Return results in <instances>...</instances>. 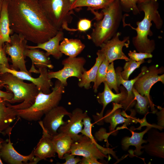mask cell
Here are the masks:
<instances>
[{
  "label": "cell",
  "instance_id": "60d3db41",
  "mask_svg": "<svg viewBox=\"0 0 164 164\" xmlns=\"http://www.w3.org/2000/svg\"><path fill=\"white\" fill-rule=\"evenodd\" d=\"M95 158L92 157H83L80 162V164H101Z\"/></svg>",
  "mask_w": 164,
  "mask_h": 164
},
{
  "label": "cell",
  "instance_id": "ee69618b",
  "mask_svg": "<svg viewBox=\"0 0 164 164\" xmlns=\"http://www.w3.org/2000/svg\"><path fill=\"white\" fill-rule=\"evenodd\" d=\"M4 141V140L2 138H0V164H2L3 163L0 157V151L2 147V143Z\"/></svg>",
  "mask_w": 164,
  "mask_h": 164
},
{
  "label": "cell",
  "instance_id": "4fadbf2b",
  "mask_svg": "<svg viewBox=\"0 0 164 164\" xmlns=\"http://www.w3.org/2000/svg\"><path fill=\"white\" fill-rule=\"evenodd\" d=\"M10 127L6 134L9 136V138L2 143L0 151L1 158L5 162L9 164H34V155L32 150L27 155H24L18 152L14 149L10 140V135L13 128Z\"/></svg>",
  "mask_w": 164,
  "mask_h": 164
},
{
  "label": "cell",
  "instance_id": "e0dca14e",
  "mask_svg": "<svg viewBox=\"0 0 164 164\" xmlns=\"http://www.w3.org/2000/svg\"><path fill=\"white\" fill-rule=\"evenodd\" d=\"M70 152L75 155L92 157L97 160L108 158L107 155L102 152L89 138L84 135L72 144Z\"/></svg>",
  "mask_w": 164,
  "mask_h": 164
},
{
  "label": "cell",
  "instance_id": "d590c367",
  "mask_svg": "<svg viewBox=\"0 0 164 164\" xmlns=\"http://www.w3.org/2000/svg\"><path fill=\"white\" fill-rule=\"evenodd\" d=\"M129 58L136 61H139L145 59L152 58V55L150 53H137L135 50L132 51L130 50L128 53Z\"/></svg>",
  "mask_w": 164,
  "mask_h": 164
},
{
  "label": "cell",
  "instance_id": "f35d334b",
  "mask_svg": "<svg viewBox=\"0 0 164 164\" xmlns=\"http://www.w3.org/2000/svg\"><path fill=\"white\" fill-rule=\"evenodd\" d=\"M75 155L71 154L70 153H67L65 154L63 158L65 159L66 161L63 164H76L80 162L81 160L79 157H75Z\"/></svg>",
  "mask_w": 164,
  "mask_h": 164
},
{
  "label": "cell",
  "instance_id": "7402d4cb",
  "mask_svg": "<svg viewBox=\"0 0 164 164\" xmlns=\"http://www.w3.org/2000/svg\"><path fill=\"white\" fill-rule=\"evenodd\" d=\"M63 29L59 30L57 34L48 41L42 43L37 44L35 46H26L29 49H40L45 50L46 55L49 56H52L57 59H60L63 53L59 49L60 43L64 38V33Z\"/></svg>",
  "mask_w": 164,
  "mask_h": 164
},
{
  "label": "cell",
  "instance_id": "83f0119b",
  "mask_svg": "<svg viewBox=\"0 0 164 164\" xmlns=\"http://www.w3.org/2000/svg\"><path fill=\"white\" fill-rule=\"evenodd\" d=\"M85 48V45L80 39L65 38H64L59 46L60 52L70 57H77Z\"/></svg>",
  "mask_w": 164,
  "mask_h": 164
},
{
  "label": "cell",
  "instance_id": "4dcf8cb0",
  "mask_svg": "<svg viewBox=\"0 0 164 164\" xmlns=\"http://www.w3.org/2000/svg\"><path fill=\"white\" fill-rule=\"evenodd\" d=\"M114 0H75L71 5L70 9L87 7L93 10L103 9L106 7Z\"/></svg>",
  "mask_w": 164,
  "mask_h": 164
},
{
  "label": "cell",
  "instance_id": "1f68e13d",
  "mask_svg": "<svg viewBox=\"0 0 164 164\" xmlns=\"http://www.w3.org/2000/svg\"><path fill=\"white\" fill-rule=\"evenodd\" d=\"M110 63L105 58L100 65L97 71L96 81L93 86L94 92H97L99 86L102 83L105 82L107 69Z\"/></svg>",
  "mask_w": 164,
  "mask_h": 164
},
{
  "label": "cell",
  "instance_id": "2e32d148",
  "mask_svg": "<svg viewBox=\"0 0 164 164\" xmlns=\"http://www.w3.org/2000/svg\"><path fill=\"white\" fill-rule=\"evenodd\" d=\"M71 112L63 106H57L49 111L45 115L43 120L39 121L47 133L52 136L56 135L58 128L65 124L63 120L65 115L69 116Z\"/></svg>",
  "mask_w": 164,
  "mask_h": 164
},
{
  "label": "cell",
  "instance_id": "f6af8a7d",
  "mask_svg": "<svg viewBox=\"0 0 164 164\" xmlns=\"http://www.w3.org/2000/svg\"><path fill=\"white\" fill-rule=\"evenodd\" d=\"M3 1L2 0H0V16L1 12L2 9Z\"/></svg>",
  "mask_w": 164,
  "mask_h": 164
},
{
  "label": "cell",
  "instance_id": "6da1fadb",
  "mask_svg": "<svg viewBox=\"0 0 164 164\" xmlns=\"http://www.w3.org/2000/svg\"><path fill=\"white\" fill-rule=\"evenodd\" d=\"M8 12L13 32L34 43L48 41L59 30L48 19L38 0H9Z\"/></svg>",
  "mask_w": 164,
  "mask_h": 164
},
{
  "label": "cell",
  "instance_id": "d6a6232c",
  "mask_svg": "<svg viewBox=\"0 0 164 164\" xmlns=\"http://www.w3.org/2000/svg\"><path fill=\"white\" fill-rule=\"evenodd\" d=\"M105 82L110 89H113L117 93H119V89L117 86L116 75L113 62L111 63L108 66Z\"/></svg>",
  "mask_w": 164,
  "mask_h": 164
},
{
  "label": "cell",
  "instance_id": "4316f807",
  "mask_svg": "<svg viewBox=\"0 0 164 164\" xmlns=\"http://www.w3.org/2000/svg\"><path fill=\"white\" fill-rule=\"evenodd\" d=\"M8 5V1H3L0 16V45L3 46L10 42V35L13 33L10 28Z\"/></svg>",
  "mask_w": 164,
  "mask_h": 164
},
{
  "label": "cell",
  "instance_id": "44dd1931",
  "mask_svg": "<svg viewBox=\"0 0 164 164\" xmlns=\"http://www.w3.org/2000/svg\"><path fill=\"white\" fill-rule=\"evenodd\" d=\"M25 56L29 57L31 60L32 64L29 70L30 73H39V70L35 68V66L39 69L46 68L52 69L53 66L49 56L44 52L39 49L26 48L24 52Z\"/></svg>",
  "mask_w": 164,
  "mask_h": 164
},
{
  "label": "cell",
  "instance_id": "cb8c5ba5",
  "mask_svg": "<svg viewBox=\"0 0 164 164\" xmlns=\"http://www.w3.org/2000/svg\"><path fill=\"white\" fill-rule=\"evenodd\" d=\"M10 103L3 98H0V133L5 134L10 128L11 124L16 119L15 111Z\"/></svg>",
  "mask_w": 164,
  "mask_h": 164
},
{
  "label": "cell",
  "instance_id": "7dc6e473",
  "mask_svg": "<svg viewBox=\"0 0 164 164\" xmlns=\"http://www.w3.org/2000/svg\"><path fill=\"white\" fill-rule=\"evenodd\" d=\"M3 0V1H9V0Z\"/></svg>",
  "mask_w": 164,
  "mask_h": 164
},
{
  "label": "cell",
  "instance_id": "d6986e66",
  "mask_svg": "<svg viewBox=\"0 0 164 164\" xmlns=\"http://www.w3.org/2000/svg\"><path fill=\"white\" fill-rule=\"evenodd\" d=\"M39 123L42 128L43 135L36 146L33 150L35 156L34 164L42 160L55 157L56 154L52 140V136L47 133L39 121Z\"/></svg>",
  "mask_w": 164,
  "mask_h": 164
},
{
  "label": "cell",
  "instance_id": "603a6c76",
  "mask_svg": "<svg viewBox=\"0 0 164 164\" xmlns=\"http://www.w3.org/2000/svg\"><path fill=\"white\" fill-rule=\"evenodd\" d=\"M131 127L130 130L132 135L131 137L125 136L121 139V145L122 149L124 151H127L130 146H134L135 149L134 151V153L136 156H140L143 153V152L141 150L143 149L142 146L143 143H147L146 140L143 139L144 135L152 127V126H147L146 128L143 131L140 132H134L133 127Z\"/></svg>",
  "mask_w": 164,
  "mask_h": 164
},
{
  "label": "cell",
  "instance_id": "f1b7e54d",
  "mask_svg": "<svg viewBox=\"0 0 164 164\" xmlns=\"http://www.w3.org/2000/svg\"><path fill=\"white\" fill-rule=\"evenodd\" d=\"M132 91L134 96L135 100L136 101L135 106V110L140 114L146 115L149 113L148 106H150L152 113L155 114L157 110L154 107V104L151 100L146 96H142L136 91L134 87Z\"/></svg>",
  "mask_w": 164,
  "mask_h": 164
},
{
  "label": "cell",
  "instance_id": "3957f363",
  "mask_svg": "<svg viewBox=\"0 0 164 164\" xmlns=\"http://www.w3.org/2000/svg\"><path fill=\"white\" fill-rule=\"evenodd\" d=\"M101 12L103 18L97 19L94 22L89 37L97 47H100L117 32L123 17L122 9L119 0H114L102 9Z\"/></svg>",
  "mask_w": 164,
  "mask_h": 164
},
{
  "label": "cell",
  "instance_id": "8fae6325",
  "mask_svg": "<svg viewBox=\"0 0 164 164\" xmlns=\"http://www.w3.org/2000/svg\"><path fill=\"white\" fill-rule=\"evenodd\" d=\"M121 35L120 32H117L111 39L103 43L100 46V50L110 63L117 60H124L128 61L130 59L122 51L123 47H128L129 37H125L122 40H121L119 39Z\"/></svg>",
  "mask_w": 164,
  "mask_h": 164
},
{
  "label": "cell",
  "instance_id": "7a4b0ae2",
  "mask_svg": "<svg viewBox=\"0 0 164 164\" xmlns=\"http://www.w3.org/2000/svg\"><path fill=\"white\" fill-rule=\"evenodd\" d=\"M138 4L137 7L139 11L143 12L145 15L141 21L137 22L136 28H133L130 25L129 26L137 32V35L132 38V43L138 52L151 53L155 47V41L148 38V36L153 35L151 30L152 22H153L156 28L160 29L162 26L163 20L158 10V4L157 2Z\"/></svg>",
  "mask_w": 164,
  "mask_h": 164
},
{
  "label": "cell",
  "instance_id": "7c38bea8",
  "mask_svg": "<svg viewBox=\"0 0 164 164\" xmlns=\"http://www.w3.org/2000/svg\"><path fill=\"white\" fill-rule=\"evenodd\" d=\"M40 75L36 78L31 76L30 74L25 72L18 71L8 68L3 65H0V73L9 72L17 77L23 80H26L31 82L37 87L39 91L45 94L51 92L50 88L53 84L48 76L47 68H41L38 69Z\"/></svg>",
  "mask_w": 164,
  "mask_h": 164
},
{
  "label": "cell",
  "instance_id": "8d00e7d4",
  "mask_svg": "<svg viewBox=\"0 0 164 164\" xmlns=\"http://www.w3.org/2000/svg\"><path fill=\"white\" fill-rule=\"evenodd\" d=\"M91 21L86 18L80 19L77 25V31L84 32L89 29L91 27Z\"/></svg>",
  "mask_w": 164,
  "mask_h": 164
},
{
  "label": "cell",
  "instance_id": "8992f818",
  "mask_svg": "<svg viewBox=\"0 0 164 164\" xmlns=\"http://www.w3.org/2000/svg\"><path fill=\"white\" fill-rule=\"evenodd\" d=\"M48 19L58 30L74 32L76 29L68 26L73 19V12L68 0H38Z\"/></svg>",
  "mask_w": 164,
  "mask_h": 164
},
{
  "label": "cell",
  "instance_id": "836d02e7",
  "mask_svg": "<svg viewBox=\"0 0 164 164\" xmlns=\"http://www.w3.org/2000/svg\"><path fill=\"white\" fill-rule=\"evenodd\" d=\"M145 62L144 60L139 61H136L130 59L126 61L123 67L124 70L121 72V76L124 80H128L130 75L140 65Z\"/></svg>",
  "mask_w": 164,
  "mask_h": 164
},
{
  "label": "cell",
  "instance_id": "ac0fdd59",
  "mask_svg": "<svg viewBox=\"0 0 164 164\" xmlns=\"http://www.w3.org/2000/svg\"><path fill=\"white\" fill-rule=\"evenodd\" d=\"M147 133V143L143 146V149L150 156L164 159V132H160L157 128L152 127Z\"/></svg>",
  "mask_w": 164,
  "mask_h": 164
},
{
  "label": "cell",
  "instance_id": "5bb4252c",
  "mask_svg": "<svg viewBox=\"0 0 164 164\" xmlns=\"http://www.w3.org/2000/svg\"><path fill=\"white\" fill-rule=\"evenodd\" d=\"M104 83L103 91L99 93L97 97V100L102 106V108L100 113L93 116L95 123L99 125H103L104 123L103 121V113L107 105L111 102L120 104L124 101L127 96V92L124 86H120L119 88L120 92L115 94L110 89L105 82Z\"/></svg>",
  "mask_w": 164,
  "mask_h": 164
},
{
  "label": "cell",
  "instance_id": "277c9868",
  "mask_svg": "<svg viewBox=\"0 0 164 164\" xmlns=\"http://www.w3.org/2000/svg\"><path fill=\"white\" fill-rule=\"evenodd\" d=\"M4 87L12 93L13 98L8 101L14 110L27 108L34 102L39 91L33 83H27L11 73H0V89Z\"/></svg>",
  "mask_w": 164,
  "mask_h": 164
},
{
  "label": "cell",
  "instance_id": "b9f144b4",
  "mask_svg": "<svg viewBox=\"0 0 164 164\" xmlns=\"http://www.w3.org/2000/svg\"><path fill=\"white\" fill-rule=\"evenodd\" d=\"M13 97V94L12 92H5L0 90V98H2L9 101L11 100Z\"/></svg>",
  "mask_w": 164,
  "mask_h": 164
},
{
  "label": "cell",
  "instance_id": "9c48e42d",
  "mask_svg": "<svg viewBox=\"0 0 164 164\" xmlns=\"http://www.w3.org/2000/svg\"><path fill=\"white\" fill-rule=\"evenodd\" d=\"M113 108L107 111L103 118V121L106 123H109V133L115 136L117 134L115 131L116 126L119 124H125L126 126L133 123H140L142 120L137 118L135 116L136 111L131 109L130 115H128L124 110L121 111L122 105L120 104L113 102Z\"/></svg>",
  "mask_w": 164,
  "mask_h": 164
},
{
  "label": "cell",
  "instance_id": "9a60e30c",
  "mask_svg": "<svg viewBox=\"0 0 164 164\" xmlns=\"http://www.w3.org/2000/svg\"><path fill=\"white\" fill-rule=\"evenodd\" d=\"M86 111L84 112L79 108H76L71 112L69 119L66 123L61 125L58 129V132H62L69 135L74 142L77 141L82 137L79 135L83 129V120L87 116Z\"/></svg>",
  "mask_w": 164,
  "mask_h": 164
},
{
  "label": "cell",
  "instance_id": "ffe728a7",
  "mask_svg": "<svg viewBox=\"0 0 164 164\" xmlns=\"http://www.w3.org/2000/svg\"><path fill=\"white\" fill-rule=\"evenodd\" d=\"M147 68L146 66H143L141 68V72L138 76L130 80H125L122 78L121 75V72L122 70L121 67H118L116 68L115 71L118 87L119 88L120 85L122 84L127 92V98L120 104L125 111L130 110L135 104L136 100H135L134 96L132 91L133 85L138 78L145 71Z\"/></svg>",
  "mask_w": 164,
  "mask_h": 164
},
{
  "label": "cell",
  "instance_id": "7bdbcfd3",
  "mask_svg": "<svg viewBox=\"0 0 164 164\" xmlns=\"http://www.w3.org/2000/svg\"><path fill=\"white\" fill-rule=\"evenodd\" d=\"M158 0H138V3L147 2H157Z\"/></svg>",
  "mask_w": 164,
  "mask_h": 164
},
{
  "label": "cell",
  "instance_id": "5b68a950",
  "mask_svg": "<svg viewBox=\"0 0 164 164\" xmlns=\"http://www.w3.org/2000/svg\"><path fill=\"white\" fill-rule=\"evenodd\" d=\"M65 86L58 80H56L52 91L49 94L39 91L34 103L23 109L15 110L16 116L29 121L40 120L52 109L58 105Z\"/></svg>",
  "mask_w": 164,
  "mask_h": 164
},
{
  "label": "cell",
  "instance_id": "74e56055",
  "mask_svg": "<svg viewBox=\"0 0 164 164\" xmlns=\"http://www.w3.org/2000/svg\"><path fill=\"white\" fill-rule=\"evenodd\" d=\"M157 108L159 110V111L157 110L156 111L155 113L157 116V125L160 128V130L164 128V108L158 106Z\"/></svg>",
  "mask_w": 164,
  "mask_h": 164
},
{
  "label": "cell",
  "instance_id": "d4e9b609",
  "mask_svg": "<svg viewBox=\"0 0 164 164\" xmlns=\"http://www.w3.org/2000/svg\"><path fill=\"white\" fill-rule=\"evenodd\" d=\"M52 140L55 151L61 159L65 154L70 153L71 146L74 142L69 135L62 132L52 136Z\"/></svg>",
  "mask_w": 164,
  "mask_h": 164
},
{
  "label": "cell",
  "instance_id": "ba28073f",
  "mask_svg": "<svg viewBox=\"0 0 164 164\" xmlns=\"http://www.w3.org/2000/svg\"><path fill=\"white\" fill-rule=\"evenodd\" d=\"M86 60L83 57H70L64 59L62 62L63 68L57 71H48L49 78H56L65 87L67 85V80L71 77L77 78L80 80L84 72L86 70L84 66Z\"/></svg>",
  "mask_w": 164,
  "mask_h": 164
},
{
  "label": "cell",
  "instance_id": "52a82bcc",
  "mask_svg": "<svg viewBox=\"0 0 164 164\" xmlns=\"http://www.w3.org/2000/svg\"><path fill=\"white\" fill-rule=\"evenodd\" d=\"M27 41L22 36L14 33L10 36V42L5 43L4 47L5 53L11 58L12 64L9 68L31 74L26 69L24 55Z\"/></svg>",
  "mask_w": 164,
  "mask_h": 164
},
{
  "label": "cell",
  "instance_id": "30bf717a",
  "mask_svg": "<svg viewBox=\"0 0 164 164\" xmlns=\"http://www.w3.org/2000/svg\"><path fill=\"white\" fill-rule=\"evenodd\" d=\"M163 67H159L158 65H153L147 67L145 71L137 80L133 87L142 96H146L151 99L149 93L152 87L158 81L164 84Z\"/></svg>",
  "mask_w": 164,
  "mask_h": 164
},
{
  "label": "cell",
  "instance_id": "e575fe53",
  "mask_svg": "<svg viewBox=\"0 0 164 164\" xmlns=\"http://www.w3.org/2000/svg\"><path fill=\"white\" fill-rule=\"evenodd\" d=\"M121 5L125 10L129 12L132 11L135 15L140 13L137 3L138 0H119Z\"/></svg>",
  "mask_w": 164,
  "mask_h": 164
},
{
  "label": "cell",
  "instance_id": "ab89813d",
  "mask_svg": "<svg viewBox=\"0 0 164 164\" xmlns=\"http://www.w3.org/2000/svg\"><path fill=\"white\" fill-rule=\"evenodd\" d=\"M9 59L6 56L4 46L0 45V65H3L8 68H10Z\"/></svg>",
  "mask_w": 164,
  "mask_h": 164
},
{
  "label": "cell",
  "instance_id": "bcb514c9",
  "mask_svg": "<svg viewBox=\"0 0 164 164\" xmlns=\"http://www.w3.org/2000/svg\"><path fill=\"white\" fill-rule=\"evenodd\" d=\"M68 1H69L71 5L74 2L75 0H68Z\"/></svg>",
  "mask_w": 164,
  "mask_h": 164
},
{
  "label": "cell",
  "instance_id": "f546056e",
  "mask_svg": "<svg viewBox=\"0 0 164 164\" xmlns=\"http://www.w3.org/2000/svg\"><path fill=\"white\" fill-rule=\"evenodd\" d=\"M91 119L88 115L84 118L83 120L84 128L80 132L82 135H85L90 138L92 142L95 144L97 148L104 154H111L115 159H118L116 155L115 152L113 150V149L105 148L98 144L94 138L92 134V124L91 122Z\"/></svg>",
  "mask_w": 164,
  "mask_h": 164
},
{
  "label": "cell",
  "instance_id": "484cf974",
  "mask_svg": "<svg viewBox=\"0 0 164 164\" xmlns=\"http://www.w3.org/2000/svg\"><path fill=\"white\" fill-rule=\"evenodd\" d=\"M97 57L94 65L88 70H85L83 73L81 79L79 81L78 85L80 87H84L88 89L91 87V83H94L98 68L105 58L104 54L99 50L97 52Z\"/></svg>",
  "mask_w": 164,
  "mask_h": 164
}]
</instances>
